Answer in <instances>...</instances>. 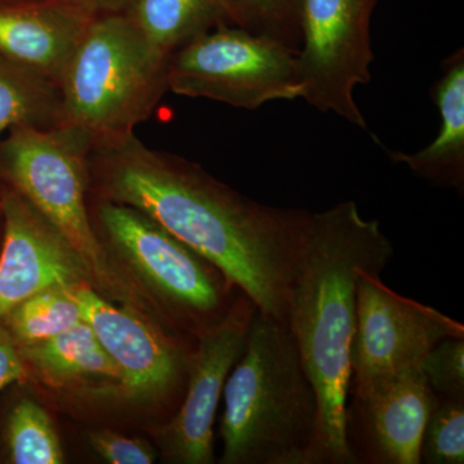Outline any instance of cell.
Segmentation results:
<instances>
[{
    "mask_svg": "<svg viewBox=\"0 0 464 464\" xmlns=\"http://www.w3.org/2000/svg\"><path fill=\"white\" fill-rule=\"evenodd\" d=\"M26 374V365L21 359L16 343L0 322V391L8 384L23 381Z\"/></svg>",
    "mask_w": 464,
    "mask_h": 464,
    "instance_id": "d4e9b609",
    "label": "cell"
},
{
    "mask_svg": "<svg viewBox=\"0 0 464 464\" xmlns=\"http://www.w3.org/2000/svg\"><path fill=\"white\" fill-rule=\"evenodd\" d=\"M93 137L78 125H18L0 140V170L83 259L92 288L141 311L139 290L103 248L87 207Z\"/></svg>",
    "mask_w": 464,
    "mask_h": 464,
    "instance_id": "277c9868",
    "label": "cell"
},
{
    "mask_svg": "<svg viewBox=\"0 0 464 464\" xmlns=\"http://www.w3.org/2000/svg\"><path fill=\"white\" fill-rule=\"evenodd\" d=\"M344 436L353 464H420L436 396L420 368L348 387Z\"/></svg>",
    "mask_w": 464,
    "mask_h": 464,
    "instance_id": "7c38bea8",
    "label": "cell"
},
{
    "mask_svg": "<svg viewBox=\"0 0 464 464\" xmlns=\"http://www.w3.org/2000/svg\"><path fill=\"white\" fill-rule=\"evenodd\" d=\"M441 78L432 97L441 115L438 137L414 154L391 151L393 163L402 164L420 179L462 194L464 188V54L457 51L442 63Z\"/></svg>",
    "mask_w": 464,
    "mask_h": 464,
    "instance_id": "2e32d148",
    "label": "cell"
},
{
    "mask_svg": "<svg viewBox=\"0 0 464 464\" xmlns=\"http://www.w3.org/2000/svg\"><path fill=\"white\" fill-rule=\"evenodd\" d=\"M96 216L109 257L149 290L173 328L198 338L227 315L240 289L215 265L136 208L99 200Z\"/></svg>",
    "mask_w": 464,
    "mask_h": 464,
    "instance_id": "8992f818",
    "label": "cell"
},
{
    "mask_svg": "<svg viewBox=\"0 0 464 464\" xmlns=\"http://www.w3.org/2000/svg\"><path fill=\"white\" fill-rule=\"evenodd\" d=\"M5 442L9 460L14 464H61L63 447L50 415L30 399L12 409L7 420Z\"/></svg>",
    "mask_w": 464,
    "mask_h": 464,
    "instance_id": "ffe728a7",
    "label": "cell"
},
{
    "mask_svg": "<svg viewBox=\"0 0 464 464\" xmlns=\"http://www.w3.org/2000/svg\"><path fill=\"white\" fill-rule=\"evenodd\" d=\"M378 0H301V99L368 130L353 93L371 82V18Z\"/></svg>",
    "mask_w": 464,
    "mask_h": 464,
    "instance_id": "ba28073f",
    "label": "cell"
},
{
    "mask_svg": "<svg viewBox=\"0 0 464 464\" xmlns=\"http://www.w3.org/2000/svg\"><path fill=\"white\" fill-rule=\"evenodd\" d=\"M420 371L436 398L464 399V337L436 344L424 356Z\"/></svg>",
    "mask_w": 464,
    "mask_h": 464,
    "instance_id": "603a6c76",
    "label": "cell"
},
{
    "mask_svg": "<svg viewBox=\"0 0 464 464\" xmlns=\"http://www.w3.org/2000/svg\"><path fill=\"white\" fill-rule=\"evenodd\" d=\"M237 25L299 50L301 0H230Z\"/></svg>",
    "mask_w": 464,
    "mask_h": 464,
    "instance_id": "7402d4cb",
    "label": "cell"
},
{
    "mask_svg": "<svg viewBox=\"0 0 464 464\" xmlns=\"http://www.w3.org/2000/svg\"><path fill=\"white\" fill-rule=\"evenodd\" d=\"M258 307L244 292L222 322L198 335L188 357V382L179 409L155 429L166 462L215 463V420L226 381L239 362Z\"/></svg>",
    "mask_w": 464,
    "mask_h": 464,
    "instance_id": "30bf717a",
    "label": "cell"
},
{
    "mask_svg": "<svg viewBox=\"0 0 464 464\" xmlns=\"http://www.w3.org/2000/svg\"><path fill=\"white\" fill-rule=\"evenodd\" d=\"M420 463H464V399L436 398L424 426Z\"/></svg>",
    "mask_w": 464,
    "mask_h": 464,
    "instance_id": "44dd1931",
    "label": "cell"
},
{
    "mask_svg": "<svg viewBox=\"0 0 464 464\" xmlns=\"http://www.w3.org/2000/svg\"><path fill=\"white\" fill-rule=\"evenodd\" d=\"M66 7L83 12L91 17L110 16L125 14L132 5L133 0H52Z\"/></svg>",
    "mask_w": 464,
    "mask_h": 464,
    "instance_id": "484cf974",
    "label": "cell"
},
{
    "mask_svg": "<svg viewBox=\"0 0 464 464\" xmlns=\"http://www.w3.org/2000/svg\"><path fill=\"white\" fill-rule=\"evenodd\" d=\"M82 320L72 288H50L24 299L0 322L20 347L56 337Z\"/></svg>",
    "mask_w": 464,
    "mask_h": 464,
    "instance_id": "d6986e66",
    "label": "cell"
},
{
    "mask_svg": "<svg viewBox=\"0 0 464 464\" xmlns=\"http://www.w3.org/2000/svg\"><path fill=\"white\" fill-rule=\"evenodd\" d=\"M34 2V0H0V5H16V3Z\"/></svg>",
    "mask_w": 464,
    "mask_h": 464,
    "instance_id": "4316f807",
    "label": "cell"
},
{
    "mask_svg": "<svg viewBox=\"0 0 464 464\" xmlns=\"http://www.w3.org/2000/svg\"><path fill=\"white\" fill-rule=\"evenodd\" d=\"M82 316L123 375L121 395L134 401L181 404L188 362L197 342L186 344L133 307H115L90 284L72 288Z\"/></svg>",
    "mask_w": 464,
    "mask_h": 464,
    "instance_id": "8fae6325",
    "label": "cell"
},
{
    "mask_svg": "<svg viewBox=\"0 0 464 464\" xmlns=\"http://www.w3.org/2000/svg\"><path fill=\"white\" fill-rule=\"evenodd\" d=\"M88 442L106 463L151 464L157 459V451L148 442L125 438L108 430L88 433Z\"/></svg>",
    "mask_w": 464,
    "mask_h": 464,
    "instance_id": "cb8c5ba5",
    "label": "cell"
},
{
    "mask_svg": "<svg viewBox=\"0 0 464 464\" xmlns=\"http://www.w3.org/2000/svg\"><path fill=\"white\" fill-rule=\"evenodd\" d=\"M125 14L168 57L215 27L239 26L230 0H133Z\"/></svg>",
    "mask_w": 464,
    "mask_h": 464,
    "instance_id": "e0dca14e",
    "label": "cell"
},
{
    "mask_svg": "<svg viewBox=\"0 0 464 464\" xmlns=\"http://www.w3.org/2000/svg\"><path fill=\"white\" fill-rule=\"evenodd\" d=\"M63 123L60 85L0 57V140L18 125Z\"/></svg>",
    "mask_w": 464,
    "mask_h": 464,
    "instance_id": "ac0fdd59",
    "label": "cell"
},
{
    "mask_svg": "<svg viewBox=\"0 0 464 464\" xmlns=\"http://www.w3.org/2000/svg\"><path fill=\"white\" fill-rule=\"evenodd\" d=\"M90 190L136 208L225 274L258 311L288 324L290 283L311 212L265 206L136 133L93 140Z\"/></svg>",
    "mask_w": 464,
    "mask_h": 464,
    "instance_id": "6da1fadb",
    "label": "cell"
},
{
    "mask_svg": "<svg viewBox=\"0 0 464 464\" xmlns=\"http://www.w3.org/2000/svg\"><path fill=\"white\" fill-rule=\"evenodd\" d=\"M392 256L380 222L365 219L355 201L311 213L288 301V328L319 404L310 464H353L344 436V411L357 280L365 270L382 273Z\"/></svg>",
    "mask_w": 464,
    "mask_h": 464,
    "instance_id": "7a4b0ae2",
    "label": "cell"
},
{
    "mask_svg": "<svg viewBox=\"0 0 464 464\" xmlns=\"http://www.w3.org/2000/svg\"><path fill=\"white\" fill-rule=\"evenodd\" d=\"M93 20L52 0L0 5V57L60 85Z\"/></svg>",
    "mask_w": 464,
    "mask_h": 464,
    "instance_id": "5bb4252c",
    "label": "cell"
},
{
    "mask_svg": "<svg viewBox=\"0 0 464 464\" xmlns=\"http://www.w3.org/2000/svg\"><path fill=\"white\" fill-rule=\"evenodd\" d=\"M17 348L25 365L53 389L121 395L123 375L84 319L56 337Z\"/></svg>",
    "mask_w": 464,
    "mask_h": 464,
    "instance_id": "9a60e30c",
    "label": "cell"
},
{
    "mask_svg": "<svg viewBox=\"0 0 464 464\" xmlns=\"http://www.w3.org/2000/svg\"><path fill=\"white\" fill-rule=\"evenodd\" d=\"M2 212L0 319L42 290L91 285L83 259L72 244L14 188L3 192Z\"/></svg>",
    "mask_w": 464,
    "mask_h": 464,
    "instance_id": "4fadbf2b",
    "label": "cell"
},
{
    "mask_svg": "<svg viewBox=\"0 0 464 464\" xmlns=\"http://www.w3.org/2000/svg\"><path fill=\"white\" fill-rule=\"evenodd\" d=\"M222 464H310L319 404L288 324L257 311L226 381Z\"/></svg>",
    "mask_w": 464,
    "mask_h": 464,
    "instance_id": "3957f363",
    "label": "cell"
},
{
    "mask_svg": "<svg viewBox=\"0 0 464 464\" xmlns=\"http://www.w3.org/2000/svg\"><path fill=\"white\" fill-rule=\"evenodd\" d=\"M168 61L127 14L94 18L60 82L63 123L93 140L134 132L169 91Z\"/></svg>",
    "mask_w": 464,
    "mask_h": 464,
    "instance_id": "5b68a950",
    "label": "cell"
},
{
    "mask_svg": "<svg viewBox=\"0 0 464 464\" xmlns=\"http://www.w3.org/2000/svg\"><path fill=\"white\" fill-rule=\"evenodd\" d=\"M356 315L350 384L420 368L424 356L440 342L464 337L463 324L393 292L382 282L380 271L360 274Z\"/></svg>",
    "mask_w": 464,
    "mask_h": 464,
    "instance_id": "9c48e42d",
    "label": "cell"
},
{
    "mask_svg": "<svg viewBox=\"0 0 464 464\" xmlns=\"http://www.w3.org/2000/svg\"><path fill=\"white\" fill-rule=\"evenodd\" d=\"M297 51L237 25L215 27L183 44L168 61V90L234 108L301 99Z\"/></svg>",
    "mask_w": 464,
    "mask_h": 464,
    "instance_id": "52a82bcc",
    "label": "cell"
}]
</instances>
